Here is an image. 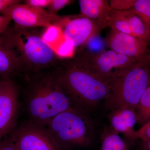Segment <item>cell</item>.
<instances>
[{"instance_id": "obj_1", "label": "cell", "mask_w": 150, "mask_h": 150, "mask_svg": "<svg viewBox=\"0 0 150 150\" xmlns=\"http://www.w3.org/2000/svg\"><path fill=\"white\" fill-rule=\"evenodd\" d=\"M19 76L24 79V121L46 127L56 115L76 105L60 83L56 67Z\"/></svg>"}, {"instance_id": "obj_2", "label": "cell", "mask_w": 150, "mask_h": 150, "mask_svg": "<svg viewBox=\"0 0 150 150\" xmlns=\"http://www.w3.org/2000/svg\"><path fill=\"white\" fill-rule=\"evenodd\" d=\"M60 83L76 105L88 111L110 96V86L94 76L74 58L56 67Z\"/></svg>"}, {"instance_id": "obj_3", "label": "cell", "mask_w": 150, "mask_h": 150, "mask_svg": "<svg viewBox=\"0 0 150 150\" xmlns=\"http://www.w3.org/2000/svg\"><path fill=\"white\" fill-rule=\"evenodd\" d=\"M107 82L110 94L105 101L106 109L111 111L128 106L136 111L150 84V52L131 66L115 71Z\"/></svg>"}, {"instance_id": "obj_4", "label": "cell", "mask_w": 150, "mask_h": 150, "mask_svg": "<svg viewBox=\"0 0 150 150\" xmlns=\"http://www.w3.org/2000/svg\"><path fill=\"white\" fill-rule=\"evenodd\" d=\"M1 35L16 54L20 66L19 75L54 68L60 62L42 36L30 29L8 27Z\"/></svg>"}, {"instance_id": "obj_5", "label": "cell", "mask_w": 150, "mask_h": 150, "mask_svg": "<svg viewBox=\"0 0 150 150\" xmlns=\"http://www.w3.org/2000/svg\"><path fill=\"white\" fill-rule=\"evenodd\" d=\"M87 111L76 105L56 115L46 126L62 150L89 146L93 126Z\"/></svg>"}, {"instance_id": "obj_6", "label": "cell", "mask_w": 150, "mask_h": 150, "mask_svg": "<svg viewBox=\"0 0 150 150\" xmlns=\"http://www.w3.org/2000/svg\"><path fill=\"white\" fill-rule=\"evenodd\" d=\"M73 58L94 76L106 82L115 71L129 67L140 59L124 56L112 50L92 53L81 49Z\"/></svg>"}, {"instance_id": "obj_7", "label": "cell", "mask_w": 150, "mask_h": 150, "mask_svg": "<svg viewBox=\"0 0 150 150\" xmlns=\"http://www.w3.org/2000/svg\"><path fill=\"white\" fill-rule=\"evenodd\" d=\"M1 13L13 21L14 26L23 29L37 27L47 28L53 25L63 28L67 19V17L51 15L44 8L20 3L8 7Z\"/></svg>"}, {"instance_id": "obj_8", "label": "cell", "mask_w": 150, "mask_h": 150, "mask_svg": "<svg viewBox=\"0 0 150 150\" xmlns=\"http://www.w3.org/2000/svg\"><path fill=\"white\" fill-rule=\"evenodd\" d=\"M17 150H62L45 126L23 121L8 136Z\"/></svg>"}, {"instance_id": "obj_9", "label": "cell", "mask_w": 150, "mask_h": 150, "mask_svg": "<svg viewBox=\"0 0 150 150\" xmlns=\"http://www.w3.org/2000/svg\"><path fill=\"white\" fill-rule=\"evenodd\" d=\"M19 89L13 80L6 81L0 96V142L19 124L21 103Z\"/></svg>"}, {"instance_id": "obj_10", "label": "cell", "mask_w": 150, "mask_h": 150, "mask_svg": "<svg viewBox=\"0 0 150 150\" xmlns=\"http://www.w3.org/2000/svg\"><path fill=\"white\" fill-rule=\"evenodd\" d=\"M105 43L110 50L134 59H141L148 53L147 41L114 29L110 30Z\"/></svg>"}, {"instance_id": "obj_11", "label": "cell", "mask_w": 150, "mask_h": 150, "mask_svg": "<svg viewBox=\"0 0 150 150\" xmlns=\"http://www.w3.org/2000/svg\"><path fill=\"white\" fill-rule=\"evenodd\" d=\"M108 26L147 42L150 40V31L144 23L139 17L129 11L112 9Z\"/></svg>"}, {"instance_id": "obj_12", "label": "cell", "mask_w": 150, "mask_h": 150, "mask_svg": "<svg viewBox=\"0 0 150 150\" xmlns=\"http://www.w3.org/2000/svg\"><path fill=\"white\" fill-rule=\"evenodd\" d=\"M101 30L93 21L86 18L69 19L63 28L65 40L75 48L82 47L91 38L99 34Z\"/></svg>"}, {"instance_id": "obj_13", "label": "cell", "mask_w": 150, "mask_h": 150, "mask_svg": "<svg viewBox=\"0 0 150 150\" xmlns=\"http://www.w3.org/2000/svg\"><path fill=\"white\" fill-rule=\"evenodd\" d=\"M80 16L93 21L100 30L108 25L111 8L109 1L106 0H79Z\"/></svg>"}, {"instance_id": "obj_14", "label": "cell", "mask_w": 150, "mask_h": 150, "mask_svg": "<svg viewBox=\"0 0 150 150\" xmlns=\"http://www.w3.org/2000/svg\"><path fill=\"white\" fill-rule=\"evenodd\" d=\"M20 72V66L15 51L1 34L0 80H13Z\"/></svg>"}, {"instance_id": "obj_15", "label": "cell", "mask_w": 150, "mask_h": 150, "mask_svg": "<svg viewBox=\"0 0 150 150\" xmlns=\"http://www.w3.org/2000/svg\"><path fill=\"white\" fill-rule=\"evenodd\" d=\"M109 119L113 130L131 139L137 123L136 111L128 106H123L111 111Z\"/></svg>"}, {"instance_id": "obj_16", "label": "cell", "mask_w": 150, "mask_h": 150, "mask_svg": "<svg viewBox=\"0 0 150 150\" xmlns=\"http://www.w3.org/2000/svg\"><path fill=\"white\" fill-rule=\"evenodd\" d=\"M136 112L137 123L142 126L150 120V84L141 97Z\"/></svg>"}, {"instance_id": "obj_17", "label": "cell", "mask_w": 150, "mask_h": 150, "mask_svg": "<svg viewBox=\"0 0 150 150\" xmlns=\"http://www.w3.org/2000/svg\"><path fill=\"white\" fill-rule=\"evenodd\" d=\"M128 11L139 17L150 31V0H136Z\"/></svg>"}, {"instance_id": "obj_18", "label": "cell", "mask_w": 150, "mask_h": 150, "mask_svg": "<svg viewBox=\"0 0 150 150\" xmlns=\"http://www.w3.org/2000/svg\"><path fill=\"white\" fill-rule=\"evenodd\" d=\"M46 28L47 29L41 36L54 51L59 44L65 39L63 35V29L55 25Z\"/></svg>"}, {"instance_id": "obj_19", "label": "cell", "mask_w": 150, "mask_h": 150, "mask_svg": "<svg viewBox=\"0 0 150 150\" xmlns=\"http://www.w3.org/2000/svg\"><path fill=\"white\" fill-rule=\"evenodd\" d=\"M125 144L118 133H112L103 140L101 150H124Z\"/></svg>"}, {"instance_id": "obj_20", "label": "cell", "mask_w": 150, "mask_h": 150, "mask_svg": "<svg viewBox=\"0 0 150 150\" xmlns=\"http://www.w3.org/2000/svg\"><path fill=\"white\" fill-rule=\"evenodd\" d=\"M75 48L67 40H63L54 50L60 59H72L75 56Z\"/></svg>"}, {"instance_id": "obj_21", "label": "cell", "mask_w": 150, "mask_h": 150, "mask_svg": "<svg viewBox=\"0 0 150 150\" xmlns=\"http://www.w3.org/2000/svg\"><path fill=\"white\" fill-rule=\"evenodd\" d=\"M98 35H96L91 38L85 45L81 47V49L92 53H100L104 51L103 50L104 44Z\"/></svg>"}, {"instance_id": "obj_22", "label": "cell", "mask_w": 150, "mask_h": 150, "mask_svg": "<svg viewBox=\"0 0 150 150\" xmlns=\"http://www.w3.org/2000/svg\"><path fill=\"white\" fill-rule=\"evenodd\" d=\"M131 139H140L142 142L150 139V120L135 131Z\"/></svg>"}, {"instance_id": "obj_23", "label": "cell", "mask_w": 150, "mask_h": 150, "mask_svg": "<svg viewBox=\"0 0 150 150\" xmlns=\"http://www.w3.org/2000/svg\"><path fill=\"white\" fill-rule=\"evenodd\" d=\"M136 0H111L109 1L112 9L128 11L132 7Z\"/></svg>"}, {"instance_id": "obj_24", "label": "cell", "mask_w": 150, "mask_h": 150, "mask_svg": "<svg viewBox=\"0 0 150 150\" xmlns=\"http://www.w3.org/2000/svg\"><path fill=\"white\" fill-rule=\"evenodd\" d=\"M73 1L70 0H52L51 4L47 8V11L51 15H57V13L59 11Z\"/></svg>"}, {"instance_id": "obj_25", "label": "cell", "mask_w": 150, "mask_h": 150, "mask_svg": "<svg viewBox=\"0 0 150 150\" xmlns=\"http://www.w3.org/2000/svg\"><path fill=\"white\" fill-rule=\"evenodd\" d=\"M24 4L27 5L44 8H48L52 2V0H25L23 1Z\"/></svg>"}, {"instance_id": "obj_26", "label": "cell", "mask_w": 150, "mask_h": 150, "mask_svg": "<svg viewBox=\"0 0 150 150\" xmlns=\"http://www.w3.org/2000/svg\"><path fill=\"white\" fill-rule=\"evenodd\" d=\"M0 150H17L15 146L10 139L7 137L0 142Z\"/></svg>"}, {"instance_id": "obj_27", "label": "cell", "mask_w": 150, "mask_h": 150, "mask_svg": "<svg viewBox=\"0 0 150 150\" xmlns=\"http://www.w3.org/2000/svg\"><path fill=\"white\" fill-rule=\"evenodd\" d=\"M11 21V19L8 17L4 15H0V35L8 28Z\"/></svg>"}, {"instance_id": "obj_28", "label": "cell", "mask_w": 150, "mask_h": 150, "mask_svg": "<svg viewBox=\"0 0 150 150\" xmlns=\"http://www.w3.org/2000/svg\"><path fill=\"white\" fill-rule=\"evenodd\" d=\"M18 0H0V12L12 5L21 2Z\"/></svg>"}, {"instance_id": "obj_29", "label": "cell", "mask_w": 150, "mask_h": 150, "mask_svg": "<svg viewBox=\"0 0 150 150\" xmlns=\"http://www.w3.org/2000/svg\"><path fill=\"white\" fill-rule=\"evenodd\" d=\"M142 142V148L143 150H150V139Z\"/></svg>"}, {"instance_id": "obj_30", "label": "cell", "mask_w": 150, "mask_h": 150, "mask_svg": "<svg viewBox=\"0 0 150 150\" xmlns=\"http://www.w3.org/2000/svg\"><path fill=\"white\" fill-rule=\"evenodd\" d=\"M8 81V80H7ZM7 81H4L0 80V96L1 95L5 86L6 82Z\"/></svg>"}]
</instances>
